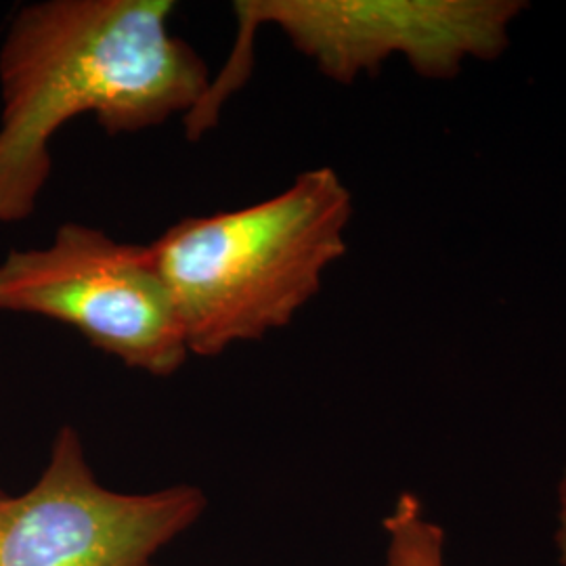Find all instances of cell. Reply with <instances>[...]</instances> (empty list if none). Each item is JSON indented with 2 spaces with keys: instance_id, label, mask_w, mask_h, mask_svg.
I'll use <instances>...</instances> for the list:
<instances>
[{
  "instance_id": "8992f818",
  "label": "cell",
  "mask_w": 566,
  "mask_h": 566,
  "mask_svg": "<svg viewBox=\"0 0 566 566\" xmlns=\"http://www.w3.org/2000/svg\"><path fill=\"white\" fill-rule=\"evenodd\" d=\"M386 566H446L443 528L428 521L418 497L401 495L385 518Z\"/></svg>"
},
{
  "instance_id": "277c9868",
  "label": "cell",
  "mask_w": 566,
  "mask_h": 566,
  "mask_svg": "<svg viewBox=\"0 0 566 566\" xmlns=\"http://www.w3.org/2000/svg\"><path fill=\"white\" fill-rule=\"evenodd\" d=\"M0 311L70 325L156 378L189 357L151 243L118 242L88 224H61L49 245L11 250L0 263Z\"/></svg>"
},
{
  "instance_id": "7a4b0ae2",
  "label": "cell",
  "mask_w": 566,
  "mask_h": 566,
  "mask_svg": "<svg viewBox=\"0 0 566 566\" xmlns=\"http://www.w3.org/2000/svg\"><path fill=\"white\" fill-rule=\"evenodd\" d=\"M350 219L348 187L322 166L264 202L164 231L151 248L189 355L217 357L292 324L346 254Z\"/></svg>"
},
{
  "instance_id": "5b68a950",
  "label": "cell",
  "mask_w": 566,
  "mask_h": 566,
  "mask_svg": "<svg viewBox=\"0 0 566 566\" xmlns=\"http://www.w3.org/2000/svg\"><path fill=\"white\" fill-rule=\"evenodd\" d=\"M198 486L118 493L97 481L78 430L55 437L39 483L0 497V566H158L156 556L202 516Z\"/></svg>"
},
{
  "instance_id": "52a82bcc",
  "label": "cell",
  "mask_w": 566,
  "mask_h": 566,
  "mask_svg": "<svg viewBox=\"0 0 566 566\" xmlns=\"http://www.w3.org/2000/svg\"><path fill=\"white\" fill-rule=\"evenodd\" d=\"M556 542H558V549H560V563L566 566V468L560 486H558V533H556Z\"/></svg>"
},
{
  "instance_id": "6da1fadb",
  "label": "cell",
  "mask_w": 566,
  "mask_h": 566,
  "mask_svg": "<svg viewBox=\"0 0 566 566\" xmlns=\"http://www.w3.org/2000/svg\"><path fill=\"white\" fill-rule=\"evenodd\" d=\"M172 13L168 0H44L15 15L0 49V224L36 210L67 122L95 116L116 137L202 105L212 81Z\"/></svg>"
},
{
  "instance_id": "3957f363",
  "label": "cell",
  "mask_w": 566,
  "mask_h": 566,
  "mask_svg": "<svg viewBox=\"0 0 566 566\" xmlns=\"http://www.w3.org/2000/svg\"><path fill=\"white\" fill-rule=\"evenodd\" d=\"M518 0H240L238 44L219 88L242 86L259 25H275L329 81L353 84L403 57L428 81H451L470 61H493L525 13Z\"/></svg>"
}]
</instances>
